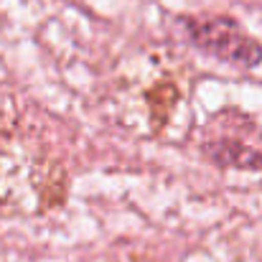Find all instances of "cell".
<instances>
[{"mask_svg": "<svg viewBox=\"0 0 262 262\" xmlns=\"http://www.w3.org/2000/svg\"><path fill=\"white\" fill-rule=\"evenodd\" d=\"M199 150L219 168L262 171V120L234 107L222 110L204 125Z\"/></svg>", "mask_w": 262, "mask_h": 262, "instance_id": "6da1fadb", "label": "cell"}, {"mask_svg": "<svg viewBox=\"0 0 262 262\" xmlns=\"http://www.w3.org/2000/svg\"><path fill=\"white\" fill-rule=\"evenodd\" d=\"M181 23L186 38L201 54L242 69H255L262 64V43L229 15H191Z\"/></svg>", "mask_w": 262, "mask_h": 262, "instance_id": "7a4b0ae2", "label": "cell"}]
</instances>
